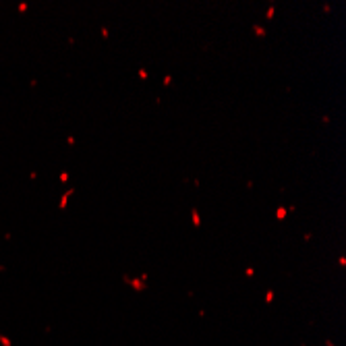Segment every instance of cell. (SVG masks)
Here are the masks:
<instances>
[{
	"instance_id": "cell-1",
	"label": "cell",
	"mask_w": 346,
	"mask_h": 346,
	"mask_svg": "<svg viewBox=\"0 0 346 346\" xmlns=\"http://www.w3.org/2000/svg\"><path fill=\"white\" fill-rule=\"evenodd\" d=\"M191 216H193V226H195V228H199V226H201V218H199V209H197V207H193V209H191Z\"/></svg>"
},
{
	"instance_id": "cell-2",
	"label": "cell",
	"mask_w": 346,
	"mask_h": 346,
	"mask_svg": "<svg viewBox=\"0 0 346 346\" xmlns=\"http://www.w3.org/2000/svg\"><path fill=\"white\" fill-rule=\"evenodd\" d=\"M70 195H73V189H68V191H66L64 195H62V199H60V205H58L60 209H64V207H66V203H68V199H70Z\"/></svg>"
},
{
	"instance_id": "cell-3",
	"label": "cell",
	"mask_w": 346,
	"mask_h": 346,
	"mask_svg": "<svg viewBox=\"0 0 346 346\" xmlns=\"http://www.w3.org/2000/svg\"><path fill=\"white\" fill-rule=\"evenodd\" d=\"M253 31H255V35H259V37H267V29L259 27V25H253Z\"/></svg>"
},
{
	"instance_id": "cell-4",
	"label": "cell",
	"mask_w": 346,
	"mask_h": 346,
	"mask_svg": "<svg viewBox=\"0 0 346 346\" xmlns=\"http://www.w3.org/2000/svg\"><path fill=\"white\" fill-rule=\"evenodd\" d=\"M286 214H288V209H286V207H278V211H276V218H278V220H284V218H286Z\"/></svg>"
},
{
	"instance_id": "cell-5",
	"label": "cell",
	"mask_w": 346,
	"mask_h": 346,
	"mask_svg": "<svg viewBox=\"0 0 346 346\" xmlns=\"http://www.w3.org/2000/svg\"><path fill=\"white\" fill-rule=\"evenodd\" d=\"M133 288H135V290H143V286H141L139 280H133Z\"/></svg>"
},
{
	"instance_id": "cell-6",
	"label": "cell",
	"mask_w": 346,
	"mask_h": 346,
	"mask_svg": "<svg viewBox=\"0 0 346 346\" xmlns=\"http://www.w3.org/2000/svg\"><path fill=\"white\" fill-rule=\"evenodd\" d=\"M139 79H147V70L145 68H139Z\"/></svg>"
},
{
	"instance_id": "cell-7",
	"label": "cell",
	"mask_w": 346,
	"mask_h": 346,
	"mask_svg": "<svg viewBox=\"0 0 346 346\" xmlns=\"http://www.w3.org/2000/svg\"><path fill=\"white\" fill-rule=\"evenodd\" d=\"M265 17H267V19H272V17H274V6H270V9H267V13H265Z\"/></svg>"
},
{
	"instance_id": "cell-8",
	"label": "cell",
	"mask_w": 346,
	"mask_h": 346,
	"mask_svg": "<svg viewBox=\"0 0 346 346\" xmlns=\"http://www.w3.org/2000/svg\"><path fill=\"white\" fill-rule=\"evenodd\" d=\"M170 83H172V77H170V75H166V77H164V85H166V87H168Z\"/></svg>"
},
{
	"instance_id": "cell-9",
	"label": "cell",
	"mask_w": 346,
	"mask_h": 346,
	"mask_svg": "<svg viewBox=\"0 0 346 346\" xmlns=\"http://www.w3.org/2000/svg\"><path fill=\"white\" fill-rule=\"evenodd\" d=\"M60 180H62V183H66V180H68V172H62V174H60Z\"/></svg>"
}]
</instances>
